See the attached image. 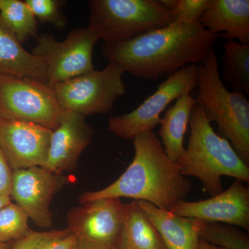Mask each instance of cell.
<instances>
[{
    "mask_svg": "<svg viewBox=\"0 0 249 249\" xmlns=\"http://www.w3.org/2000/svg\"><path fill=\"white\" fill-rule=\"evenodd\" d=\"M219 36L199 22H172L132 40L104 43L102 53L124 73L157 81L191 65H199Z\"/></svg>",
    "mask_w": 249,
    "mask_h": 249,
    "instance_id": "cell-1",
    "label": "cell"
},
{
    "mask_svg": "<svg viewBox=\"0 0 249 249\" xmlns=\"http://www.w3.org/2000/svg\"><path fill=\"white\" fill-rule=\"evenodd\" d=\"M134 157L120 178L100 191L86 192L80 204L105 198H132L157 207L170 210L185 200L191 191V181L181 175L176 162L170 160L153 132L133 139Z\"/></svg>",
    "mask_w": 249,
    "mask_h": 249,
    "instance_id": "cell-2",
    "label": "cell"
},
{
    "mask_svg": "<svg viewBox=\"0 0 249 249\" xmlns=\"http://www.w3.org/2000/svg\"><path fill=\"white\" fill-rule=\"evenodd\" d=\"M188 145L176 162L183 176L197 178L211 196L223 191L221 178L231 177L249 182V168L229 141L214 130L204 110L196 104L192 111Z\"/></svg>",
    "mask_w": 249,
    "mask_h": 249,
    "instance_id": "cell-3",
    "label": "cell"
},
{
    "mask_svg": "<svg viewBox=\"0 0 249 249\" xmlns=\"http://www.w3.org/2000/svg\"><path fill=\"white\" fill-rule=\"evenodd\" d=\"M198 70L196 98L209 122L215 123L219 135L227 139L249 165V101L242 93L230 91L223 83L213 50Z\"/></svg>",
    "mask_w": 249,
    "mask_h": 249,
    "instance_id": "cell-4",
    "label": "cell"
},
{
    "mask_svg": "<svg viewBox=\"0 0 249 249\" xmlns=\"http://www.w3.org/2000/svg\"><path fill=\"white\" fill-rule=\"evenodd\" d=\"M88 29L105 43L132 40L173 22L160 0H91Z\"/></svg>",
    "mask_w": 249,
    "mask_h": 249,
    "instance_id": "cell-5",
    "label": "cell"
},
{
    "mask_svg": "<svg viewBox=\"0 0 249 249\" xmlns=\"http://www.w3.org/2000/svg\"><path fill=\"white\" fill-rule=\"evenodd\" d=\"M47 83L0 73V116L33 123L54 131L65 112Z\"/></svg>",
    "mask_w": 249,
    "mask_h": 249,
    "instance_id": "cell-6",
    "label": "cell"
},
{
    "mask_svg": "<svg viewBox=\"0 0 249 249\" xmlns=\"http://www.w3.org/2000/svg\"><path fill=\"white\" fill-rule=\"evenodd\" d=\"M120 67L109 62L102 70L87 72L53 86L59 104L65 110L85 116L107 114L118 98L125 93Z\"/></svg>",
    "mask_w": 249,
    "mask_h": 249,
    "instance_id": "cell-7",
    "label": "cell"
},
{
    "mask_svg": "<svg viewBox=\"0 0 249 249\" xmlns=\"http://www.w3.org/2000/svg\"><path fill=\"white\" fill-rule=\"evenodd\" d=\"M198 70V65H188L168 76L134 110L109 118L108 130L126 140H133L139 134L153 132L160 124V115L170 103L183 93L196 89Z\"/></svg>",
    "mask_w": 249,
    "mask_h": 249,
    "instance_id": "cell-8",
    "label": "cell"
},
{
    "mask_svg": "<svg viewBox=\"0 0 249 249\" xmlns=\"http://www.w3.org/2000/svg\"><path fill=\"white\" fill-rule=\"evenodd\" d=\"M124 219L120 198H105L72 209L67 229L76 237L78 249H119Z\"/></svg>",
    "mask_w": 249,
    "mask_h": 249,
    "instance_id": "cell-9",
    "label": "cell"
},
{
    "mask_svg": "<svg viewBox=\"0 0 249 249\" xmlns=\"http://www.w3.org/2000/svg\"><path fill=\"white\" fill-rule=\"evenodd\" d=\"M98 39L88 27L73 29L63 41L43 34L31 53L44 60L47 84L53 85L92 71L93 48Z\"/></svg>",
    "mask_w": 249,
    "mask_h": 249,
    "instance_id": "cell-10",
    "label": "cell"
},
{
    "mask_svg": "<svg viewBox=\"0 0 249 249\" xmlns=\"http://www.w3.org/2000/svg\"><path fill=\"white\" fill-rule=\"evenodd\" d=\"M67 181L65 175L43 167L13 170L11 199L36 226L49 229L53 224L51 202Z\"/></svg>",
    "mask_w": 249,
    "mask_h": 249,
    "instance_id": "cell-11",
    "label": "cell"
},
{
    "mask_svg": "<svg viewBox=\"0 0 249 249\" xmlns=\"http://www.w3.org/2000/svg\"><path fill=\"white\" fill-rule=\"evenodd\" d=\"M53 131L0 116V150L13 170L45 167Z\"/></svg>",
    "mask_w": 249,
    "mask_h": 249,
    "instance_id": "cell-12",
    "label": "cell"
},
{
    "mask_svg": "<svg viewBox=\"0 0 249 249\" xmlns=\"http://www.w3.org/2000/svg\"><path fill=\"white\" fill-rule=\"evenodd\" d=\"M181 217L223 223L249 231V188L235 179L226 191L205 200L178 201L169 210Z\"/></svg>",
    "mask_w": 249,
    "mask_h": 249,
    "instance_id": "cell-13",
    "label": "cell"
},
{
    "mask_svg": "<svg viewBox=\"0 0 249 249\" xmlns=\"http://www.w3.org/2000/svg\"><path fill=\"white\" fill-rule=\"evenodd\" d=\"M94 133V129L85 122V116L65 111L61 122L52 133L43 168L60 175L74 170L82 152L92 142Z\"/></svg>",
    "mask_w": 249,
    "mask_h": 249,
    "instance_id": "cell-14",
    "label": "cell"
},
{
    "mask_svg": "<svg viewBox=\"0 0 249 249\" xmlns=\"http://www.w3.org/2000/svg\"><path fill=\"white\" fill-rule=\"evenodd\" d=\"M137 201L160 233L167 249H197L199 235L206 222L181 217L146 201Z\"/></svg>",
    "mask_w": 249,
    "mask_h": 249,
    "instance_id": "cell-15",
    "label": "cell"
},
{
    "mask_svg": "<svg viewBox=\"0 0 249 249\" xmlns=\"http://www.w3.org/2000/svg\"><path fill=\"white\" fill-rule=\"evenodd\" d=\"M199 22L227 41L249 44V0H210Z\"/></svg>",
    "mask_w": 249,
    "mask_h": 249,
    "instance_id": "cell-16",
    "label": "cell"
},
{
    "mask_svg": "<svg viewBox=\"0 0 249 249\" xmlns=\"http://www.w3.org/2000/svg\"><path fill=\"white\" fill-rule=\"evenodd\" d=\"M0 73L47 83L45 62L29 53L0 18Z\"/></svg>",
    "mask_w": 249,
    "mask_h": 249,
    "instance_id": "cell-17",
    "label": "cell"
},
{
    "mask_svg": "<svg viewBox=\"0 0 249 249\" xmlns=\"http://www.w3.org/2000/svg\"><path fill=\"white\" fill-rule=\"evenodd\" d=\"M196 103L192 92L183 93L173 106L167 108L164 116L160 119L159 132L160 142L166 155L175 162L178 161L186 149L183 145L185 134Z\"/></svg>",
    "mask_w": 249,
    "mask_h": 249,
    "instance_id": "cell-18",
    "label": "cell"
},
{
    "mask_svg": "<svg viewBox=\"0 0 249 249\" xmlns=\"http://www.w3.org/2000/svg\"><path fill=\"white\" fill-rule=\"evenodd\" d=\"M119 249H167L137 201L124 204V225Z\"/></svg>",
    "mask_w": 249,
    "mask_h": 249,
    "instance_id": "cell-19",
    "label": "cell"
},
{
    "mask_svg": "<svg viewBox=\"0 0 249 249\" xmlns=\"http://www.w3.org/2000/svg\"><path fill=\"white\" fill-rule=\"evenodd\" d=\"M222 81L230 85L233 91L249 93V44L227 41L222 56Z\"/></svg>",
    "mask_w": 249,
    "mask_h": 249,
    "instance_id": "cell-20",
    "label": "cell"
},
{
    "mask_svg": "<svg viewBox=\"0 0 249 249\" xmlns=\"http://www.w3.org/2000/svg\"><path fill=\"white\" fill-rule=\"evenodd\" d=\"M0 18L21 44L38 37L37 19L25 1L0 0Z\"/></svg>",
    "mask_w": 249,
    "mask_h": 249,
    "instance_id": "cell-21",
    "label": "cell"
},
{
    "mask_svg": "<svg viewBox=\"0 0 249 249\" xmlns=\"http://www.w3.org/2000/svg\"><path fill=\"white\" fill-rule=\"evenodd\" d=\"M199 238L224 249H249V235L233 226L206 222Z\"/></svg>",
    "mask_w": 249,
    "mask_h": 249,
    "instance_id": "cell-22",
    "label": "cell"
},
{
    "mask_svg": "<svg viewBox=\"0 0 249 249\" xmlns=\"http://www.w3.org/2000/svg\"><path fill=\"white\" fill-rule=\"evenodd\" d=\"M29 217L12 201L0 209V243H11L22 239L31 231Z\"/></svg>",
    "mask_w": 249,
    "mask_h": 249,
    "instance_id": "cell-23",
    "label": "cell"
},
{
    "mask_svg": "<svg viewBox=\"0 0 249 249\" xmlns=\"http://www.w3.org/2000/svg\"><path fill=\"white\" fill-rule=\"evenodd\" d=\"M26 4L32 11L36 19L49 23L62 29L66 25L67 19L61 12L63 1L59 0H26Z\"/></svg>",
    "mask_w": 249,
    "mask_h": 249,
    "instance_id": "cell-24",
    "label": "cell"
},
{
    "mask_svg": "<svg viewBox=\"0 0 249 249\" xmlns=\"http://www.w3.org/2000/svg\"><path fill=\"white\" fill-rule=\"evenodd\" d=\"M209 3L210 0H178L175 7L170 11L173 22H199Z\"/></svg>",
    "mask_w": 249,
    "mask_h": 249,
    "instance_id": "cell-25",
    "label": "cell"
},
{
    "mask_svg": "<svg viewBox=\"0 0 249 249\" xmlns=\"http://www.w3.org/2000/svg\"><path fill=\"white\" fill-rule=\"evenodd\" d=\"M68 232L67 229L43 232L31 230L25 237L11 242V249H39L48 241Z\"/></svg>",
    "mask_w": 249,
    "mask_h": 249,
    "instance_id": "cell-26",
    "label": "cell"
},
{
    "mask_svg": "<svg viewBox=\"0 0 249 249\" xmlns=\"http://www.w3.org/2000/svg\"><path fill=\"white\" fill-rule=\"evenodd\" d=\"M13 170L0 150V196L11 198Z\"/></svg>",
    "mask_w": 249,
    "mask_h": 249,
    "instance_id": "cell-27",
    "label": "cell"
},
{
    "mask_svg": "<svg viewBox=\"0 0 249 249\" xmlns=\"http://www.w3.org/2000/svg\"><path fill=\"white\" fill-rule=\"evenodd\" d=\"M39 249H78L76 237L70 231L48 241Z\"/></svg>",
    "mask_w": 249,
    "mask_h": 249,
    "instance_id": "cell-28",
    "label": "cell"
},
{
    "mask_svg": "<svg viewBox=\"0 0 249 249\" xmlns=\"http://www.w3.org/2000/svg\"><path fill=\"white\" fill-rule=\"evenodd\" d=\"M197 249H224L221 247H217L211 245L208 242H205L204 240H199V245H198Z\"/></svg>",
    "mask_w": 249,
    "mask_h": 249,
    "instance_id": "cell-29",
    "label": "cell"
},
{
    "mask_svg": "<svg viewBox=\"0 0 249 249\" xmlns=\"http://www.w3.org/2000/svg\"><path fill=\"white\" fill-rule=\"evenodd\" d=\"M11 199L10 197H5V196H0V209L4 207L6 204L11 202Z\"/></svg>",
    "mask_w": 249,
    "mask_h": 249,
    "instance_id": "cell-30",
    "label": "cell"
},
{
    "mask_svg": "<svg viewBox=\"0 0 249 249\" xmlns=\"http://www.w3.org/2000/svg\"><path fill=\"white\" fill-rule=\"evenodd\" d=\"M0 249H11V244L0 243Z\"/></svg>",
    "mask_w": 249,
    "mask_h": 249,
    "instance_id": "cell-31",
    "label": "cell"
}]
</instances>
